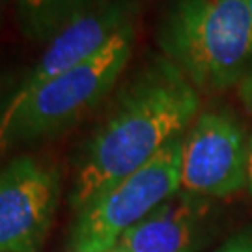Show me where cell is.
<instances>
[{
    "label": "cell",
    "mask_w": 252,
    "mask_h": 252,
    "mask_svg": "<svg viewBox=\"0 0 252 252\" xmlns=\"http://www.w3.org/2000/svg\"><path fill=\"white\" fill-rule=\"evenodd\" d=\"M207 198L176 192L122 235L112 252H194L206 230Z\"/></svg>",
    "instance_id": "8"
},
{
    "label": "cell",
    "mask_w": 252,
    "mask_h": 252,
    "mask_svg": "<svg viewBox=\"0 0 252 252\" xmlns=\"http://www.w3.org/2000/svg\"><path fill=\"white\" fill-rule=\"evenodd\" d=\"M60 196L58 170L30 155L0 170V252H39Z\"/></svg>",
    "instance_id": "6"
},
{
    "label": "cell",
    "mask_w": 252,
    "mask_h": 252,
    "mask_svg": "<svg viewBox=\"0 0 252 252\" xmlns=\"http://www.w3.org/2000/svg\"><path fill=\"white\" fill-rule=\"evenodd\" d=\"M215 252H252V230L237 234Z\"/></svg>",
    "instance_id": "10"
},
{
    "label": "cell",
    "mask_w": 252,
    "mask_h": 252,
    "mask_svg": "<svg viewBox=\"0 0 252 252\" xmlns=\"http://www.w3.org/2000/svg\"><path fill=\"white\" fill-rule=\"evenodd\" d=\"M237 92H239V97L247 107V110L252 112V69H249L247 75L241 79V82L237 84Z\"/></svg>",
    "instance_id": "12"
},
{
    "label": "cell",
    "mask_w": 252,
    "mask_h": 252,
    "mask_svg": "<svg viewBox=\"0 0 252 252\" xmlns=\"http://www.w3.org/2000/svg\"><path fill=\"white\" fill-rule=\"evenodd\" d=\"M247 185L252 192V133L249 136V162H247Z\"/></svg>",
    "instance_id": "13"
},
{
    "label": "cell",
    "mask_w": 252,
    "mask_h": 252,
    "mask_svg": "<svg viewBox=\"0 0 252 252\" xmlns=\"http://www.w3.org/2000/svg\"><path fill=\"white\" fill-rule=\"evenodd\" d=\"M247 4H249V13H251V25H252V0H247Z\"/></svg>",
    "instance_id": "14"
},
{
    "label": "cell",
    "mask_w": 252,
    "mask_h": 252,
    "mask_svg": "<svg viewBox=\"0 0 252 252\" xmlns=\"http://www.w3.org/2000/svg\"><path fill=\"white\" fill-rule=\"evenodd\" d=\"M183 136L77 211L67 252H112L122 235L181 189Z\"/></svg>",
    "instance_id": "4"
},
{
    "label": "cell",
    "mask_w": 252,
    "mask_h": 252,
    "mask_svg": "<svg viewBox=\"0 0 252 252\" xmlns=\"http://www.w3.org/2000/svg\"><path fill=\"white\" fill-rule=\"evenodd\" d=\"M161 53L194 88L219 94L239 84L252 60L247 0H170L159 21Z\"/></svg>",
    "instance_id": "2"
},
{
    "label": "cell",
    "mask_w": 252,
    "mask_h": 252,
    "mask_svg": "<svg viewBox=\"0 0 252 252\" xmlns=\"http://www.w3.org/2000/svg\"><path fill=\"white\" fill-rule=\"evenodd\" d=\"M142 2L144 0H92L54 34L39 62L17 84L11 101L23 99L43 82L99 53L122 28L136 23Z\"/></svg>",
    "instance_id": "7"
},
{
    "label": "cell",
    "mask_w": 252,
    "mask_h": 252,
    "mask_svg": "<svg viewBox=\"0 0 252 252\" xmlns=\"http://www.w3.org/2000/svg\"><path fill=\"white\" fill-rule=\"evenodd\" d=\"M15 92H17V86H15L13 79H11L9 75H2V73H0V126H2L6 108H8L9 101L13 99Z\"/></svg>",
    "instance_id": "11"
},
{
    "label": "cell",
    "mask_w": 252,
    "mask_h": 252,
    "mask_svg": "<svg viewBox=\"0 0 252 252\" xmlns=\"http://www.w3.org/2000/svg\"><path fill=\"white\" fill-rule=\"evenodd\" d=\"M200 92L164 54L150 56L110 103L77 162L69 204L75 211L131 176L194 122Z\"/></svg>",
    "instance_id": "1"
},
{
    "label": "cell",
    "mask_w": 252,
    "mask_h": 252,
    "mask_svg": "<svg viewBox=\"0 0 252 252\" xmlns=\"http://www.w3.org/2000/svg\"><path fill=\"white\" fill-rule=\"evenodd\" d=\"M135 41L133 23L86 62L43 82L23 99L9 101L0 126V155L21 142L62 135L84 120L118 84L133 56Z\"/></svg>",
    "instance_id": "3"
},
{
    "label": "cell",
    "mask_w": 252,
    "mask_h": 252,
    "mask_svg": "<svg viewBox=\"0 0 252 252\" xmlns=\"http://www.w3.org/2000/svg\"><path fill=\"white\" fill-rule=\"evenodd\" d=\"M249 138L232 110L200 112L183 136L181 189L190 196L222 198L247 185Z\"/></svg>",
    "instance_id": "5"
},
{
    "label": "cell",
    "mask_w": 252,
    "mask_h": 252,
    "mask_svg": "<svg viewBox=\"0 0 252 252\" xmlns=\"http://www.w3.org/2000/svg\"><path fill=\"white\" fill-rule=\"evenodd\" d=\"M92 0H15L23 34L32 41H51Z\"/></svg>",
    "instance_id": "9"
}]
</instances>
